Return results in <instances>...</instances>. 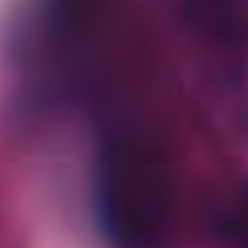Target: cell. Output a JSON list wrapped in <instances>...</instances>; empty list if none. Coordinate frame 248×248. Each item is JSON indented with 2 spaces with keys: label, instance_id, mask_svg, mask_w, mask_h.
<instances>
[{
  "label": "cell",
  "instance_id": "1",
  "mask_svg": "<svg viewBox=\"0 0 248 248\" xmlns=\"http://www.w3.org/2000/svg\"><path fill=\"white\" fill-rule=\"evenodd\" d=\"M93 200L102 227L118 243H155L171 219L168 163L152 141L128 131L115 134L96 157Z\"/></svg>",
  "mask_w": 248,
  "mask_h": 248
},
{
  "label": "cell",
  "instance_id": "2",
  "mask_svg": "<svg viewBox=\"0 0 248 248\" xmlns=\"http://www.w3.org/2000/svg\"><path fill=\"white\" fill-rule=\"evenodd\" d=\"M216 227L227 240L248 246V192L235 195L227 205H221L216 214Z\"/></svg>",
  "mask_w": 248,
  "mask_h": 248
}]
</instances>
